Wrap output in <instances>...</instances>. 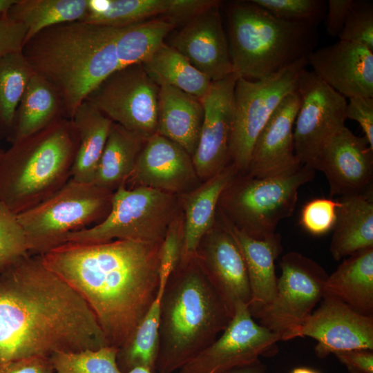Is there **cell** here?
<instances>
[{"instance_id":"cell-8","label":"cell","mask_w":373,"mask_h":373,"mask_svg":"<svg viewBox=\"0 0 373 373\" xmlns=\"http://www.w3.org/2000/svg\"><path fill=\"white\" fill-rule=\"evenodd\" d=\"M113 193L70 179L49 198L17 214L28 254L43 255L64 244L68 234L101 222L109 213Z\"/></svg>"},{"instance_id":"cell-13","label":"cell","mask_w":373,"mask_h":373,"mask_svg":"<svg viewBox=\"0 0 373 373\" xmlns=\"http://www.w3.org/2000/svg\"><path fill=\"white\" fill-rule=\"evenodd\" d=\"M296 90L301 102L293 133L294 151L302 165L314 169L324 145L345 126L347 102L307 68L299 75Z\"/></svg>"},{"instance_id":"cell-29","label":"cell","mask_w":373,"mask_h":373,"mask_svg":"<svg viewBox=\"0 0 373 373\" xmlns=\"http://www.w3.org/2000/svg\"><path fill=\"white\" fill-rule=\"evenodd\" d=\"M66 117L63 103L54 87L34 73L17 106L11 144Z\"/></svg>"},{"instance_id":"cell-3","label":"cell","mask_w":373,"mask_h":373,"mask_svg":"<svg viewBox=\"0 0 373 373\" xmlns=\"http://www.w3.org/2000/svg\"><path fill=\"white\" fill-rule=\"evenodd\" d=\"M118 28L80 21L42 30L22 52L33 72L60 96L66 118L105 78L120 68L115 41Z\"/></svg>"},{"instance_id":"cell-42","label":"cell","mask_w":373,"mask_h":373,"mask_svg":"<svg viewBox=\"0 0 373 373\" xmlns=\"http://www.w3.org/2000/svg\"><path fill=\"white\" fill-rule=\"evenodd\" d=\"M184 244L183 219L174 218L162 240L159 258V288L164 289L166 283L178 266Z\"/></svg>"},{"instance_id":"cell-12","label":"cell","mask_w":373,"mask_h":373,"mask_svg":"<svg viewBox=\"0 0 373 373\" xmlns=\"http://www.w3.org/2000/svg\"><path fill=\"white\" fill-rule=\"evenodd\" d=\"M160 86L142 64L114 71L88 95L114 123L145 138L157 132Z\"/></svg>"},{"instance_id":"cell-45","label":"cell","mask_w":373,"mask_h":373,"mask_svg":"<svg viewBox=\"0 0 373 373\" xmlns=\"http://www.w3.org/2000/svg\"><path fill=\"white\" fill-rule=\"evenodd\" d=\"M49 357L34 356L26 358L0 361V373H52Z\"/></svg>"},{"instance_id":"cell-36","label":"cell","mask_w":373,"mask_h":373,"mask_svg":"<svg viewBox=\"0 0 373 373\" xmlns=\"http://www.w3.org/2000/svg\"><path fill=\"white\" fill-rule=\"evenodd\" d=\"M33 74L22 50L0 58V135L8 141L17 106Z\"/></svg>"},{"instance_id":"cell-18","label":"cell","mask_w":373,"mask_h":373,"mask_svg":"<svg viewBox=\"0 0 373 373\" xmlns=\"http://www.w3.org/2000/svg\"><path fill=\"white\" fill-rule=\"evenodd\" d=\"M221 5L218 1L182 25L168 44L213 82L233 73Z\"/></svg>"},{"instance_id":"cell-10","label":"cell","mask_w":373,"mask_h":373,"mask_svg":"<svg viewBox=\"0 0 373 373\" xmlns=\"http://www.w3.org/2000/svg\"><path fill=\"white\" fill-rule=\"evenodd\" d=\"M307 65L306 57L261 79H237L229 151L238 173H247L256 139L283 100L296 89Z\"/></svg>"},{"instance_id":"cell-31","label":"cell","mask_w":373,"mask_h":373,"mask_svg":"<svg viewBox=\"0 0 373 373\" xmlns=\"http://www.w3.org/2000/svg\"><path fill=\"white\" fill-rule=\"evenodd\" d=\"M142 64L159 86H169L200 99L207 93L213 83L166 43Z\"/></svg>"},{"instance_id":"cell-25","label":"cell","mask_w":373,"mask_h":373,"mask_svg":"<svg viewBox=\"0 0 373 373\" xmlns=\"http://www.w3.org/2000/svg\"><path fill=\"white\" fill-rule=\"evenodd\" d=\"M238 173L236 166L230 164L186 196L181 260L195 256L201 240L215 224L222 193Z\"/></svg>"},{"instance_id":"cell-22","label":"cell","mask_w":373,"mask_h":373,"mask_svg":"<svg viewBox=\"0 0 373 373\" xmlns=\"http://www.w3.org/2000/svg\"><path fill=\"white\" fill-rule=\"evenodd\" d=\"M192 157L181 146L157 134L145 141L128 182L174 193L198 179Z\"/></svg>"},{"instance_id":"cell-30","label":"cell","mask_w":373,"mask_h":373,"mask_svg":"<svg viewBox=\"0 0 373 373\" xmlns=\"http://www.w3.org/2000/svg\"><path fill=\"white\" fill-rule=\"evenodd\" d=\"M146 139L113 122L93 184L111 192L125 186L133 173Z\"/></svg>"},{"instance_id":"cell-44","label":"cell","mask_w":373,"mask_h":373,"mask_svg":"<svg viewBox=\"0 0 373 373\" xmlns=\"http://www.w3.org/2000/svg\"><path fill=\"white\" fill-rule=\"evenodd\" d=\"M346 119L357 122L364 137L373 149V97L349 98L346 107Z\"/></svg>"},{"instance_id":"cell-46","label":"cell","mask_w":373,"mask_h":373,"mask_svg":"<svg viewBox=\"0 0 373 373\" xmlns=\"http://www.w3.org/2000/svg\"><path fill=\"white\" fill-rule=\"evenodd\" d=\"M334 354L349 373H373L372 350H351Z\"/></svg>"},{"instance_id":"cell-24","label":"cell","mask_w":373,"mask_h":373,"mask_svg":"<svg viewBox=\"0 0 373 373\" xmlns=\"http://www.w3.org/2000/svg\"><path fill=\"white\" fill-rule=\"evenodd\" d=\"M204 119L201 99L169 86H160L156 133L175 142L193 157Z\"/></svg>"},{"instance_id":"cell-21","label":"cell","mask_w":373,"mask_h":373,"mask_svg":"<svg viewBox=\"0 0 373 373\" xmlns=\"http://www.w3.org/2000/svg\"><path fill=\"white\" fill-rule=\"evenodd\" d=\"M195 256L212 284L233 312L238 302L249 305L251 290L245 262L222 220L204 236Z\"/></svg>"},{"instance_id":"cell-51","label":"cell","mask_w":373,"mask_h":373,"mask_svg":"<svg viewBox=\"0 0 373 373\" xmlns=\"http://www.w3.org/2000/svg\"><path fill=\"white\" fill-rule=\"evenodd\" d=\"M290 373H319L318 372L311 368L305 367H298L294 368Z\"/></svg>"},{"instance_id":"cell-27","label":"cell","mask_w":373,"mask_h":373,"mask_svg":"<svg viewBox=\"0 0 373 373\" xmlns=\"http://www.w3.org/2000/svg\"><path fill=\"white\" fill-rule=\"evenodd\" d=\"M372 191L338 199L340 205L329 244L335 260L373 247Z\"/></svg>"},{"instance_id":"cell-37","label":"cell","mask_w":373,"mask_h":373,"mask_svg":"<svg viewBox=\"0 0 373 373\" xmlns=\"http://www.w3.org/2000/svg\"><path fill=\"white\" fill-rule=\"evenodd\" d=\"M118 348L106 346L97 350L59 352L49 358L52 373H123L117 363Z\"/></svg>"},{"instance_id":"cell-6","label":"cell","mask_w":373,"mask_h":373,"mask_svg":"<svg viewBox=\"0 0 373 373\" xmlns=\"http://www.w3.org/2000/svg\"><path fill=\"white\" fill-rule=\"evenodd\" d=\"M224 10L238 78L267 77L306 58L318 44V27L280 19L251 0L227 2Z\"/></svg>"},{"instance_id":"cell-16","label":"cell","mask_w":373,"mask_h":373,"mask_svg":"<svg viewBox=\"0 0 373 373\" xmlns=\"http://www.w3.org/2000/svg\"><path fill=\"white\" fill-rule=\"evenodd\" d=\"M314 169L325 175L330 196L372 191L373 149L364 136H356L345 126L324 145Z\"/></svg>"},{"instance_id":"cell-9","label":"cell","mask_w":373,"mask_h":373,"mask_svg":"<svg viewBox=\"0 0 373 373\" xmlns=\"http://www.w3.org/2000/svg\"><path fill=\"white\" fill-rule=\"evenodd\" d=\"M173 193L146 187H119L113 193L111 207L99 224L68 234V242L97 244L115 240L162 242L175 218Z\"/></svg>"},{"instance_id":"cell-7","label":"cell","mask_w":373,"mask_h":373,"mask_svg":"<svg viewBox=\"0 0 373 373\" xmlns=\"http://www.w3.org/2000/svg\"><path fill=\"white\" fill-rule=\"evenodd\" d=\"M315 171L303 165L295 172L270 178L238 173L220 198L222 217L249 237L267 239L282 220L292 215L299 189L314 179Z\"/></svg>"},{"instance_id":"cell-35","label":"cell","mask_w":373,"mask_h":373,"mask_svg":"<svg viewBox=\"0 0 373 373\" xmlns=\"http://www.w3.org/2000/svg\"><path fill=\"white\" fill-rule=\"evenodd\" d=\"M172 3L173 0H88L86 14L80 21L121 28L164 17Z\"/></svg>"},{"instance_id":"cell-14","label":"cell","mask_w":373,"mask_h":373,"mask_svg":"<svg viewBox=\"0 0 373 373\" xmlns=\"http://www.w3.org/2000/svg\"><path fill=\"white\" fill-rule=\"evenodd\" d=\"M280 341L277 334L254 320L248 305L238 302L221 335L183 365L179 373H224L258 361L260 356L276 355Z\"/></svg>"},{"instance_id":"cell-20","label":"cell","mask_w":373,"mask_h":373,"mask_svg":"<svg viewBox=\"0 0 373 373\" xmlns=\"http://www.w3.org/2000/svg\"><path fill=\"white\" fill-rule=\"evenodd\" d=\"M301 102L296 89L275 111L254 144L247 174L259 178L291 173L303 165L294 146V126Z\"/></svg>"},{"instance_id":"cell-19","label":"cell","mask_w":373,"mask_h":373,"mask_svg":"<svg viewBox=\"0 0 373 373\" xmlns=\"http://www.w3.org/2000/svg\"><path fill=\"white\" fill-rule=\"evenodd\" d=\"M307 64L318 78L347 97H373V50L365 46L339 40L315 49Z\"/></svg>"},{"instance_id":"cell-41","label":"cell","mask_w":373,"mask_h":373,"mask_svg":"<svg viewBox=\"0 0 373 373\" xmlns=\"http://www.w3.org/2000/svg\"><path fill=\"white\" fill-rule=\"evenodd\" d=\"M340 202L332 198H317L302 207L299 223L309 233L323 236L332 231Z\"/></svg>"},{"instance_id":"cell-15","label":"cell","mask_w":373,"mask_h":373,"mask_svg":"<svg viewBox=\"0 0 373 373\" xmlns=\"http://www.w3.org/2000/svg\"><path fill=\"white\" fill-rule=\"evenodd\" d=\"M238 77L233 73L213 82L201 98L204 119L192 157L198 178L207 180L231 163L230 140L233 120V93Z\"/></svg>"},{"instance_id":"cell-32","label":"cell","mask_w":373,"mask_h":373,"mask_svg":"<svg viewBox=\"0 0 373 373\" xmlns=\"http://www.w3.org/2000/svg\"><path fill=\"white\" fill-rule=\"evenodd\" d=\"M163 291L164 289H159L148 312L126 341L118 348L117 363L123 373L138 365L145 366L154 373L156 372L160 349V301Z\"/></svg>"},{"instance_id":"cell-38","label":"cell","mask_w":373,"mask_h":373,"mask_svg":"<svg viewBox=\"0 0 373 373\" xmlns=\"http://www.w3.org/2000/svg\"><path fill=\"white\" fill-rule=\"evenodd\" d=\"M251 1L280 19L316 27L324 20L327 7L325 0Z\"/></svg>"},{"instance_id":"cell-48","label":"cell","mask_w":373,"mask_h":373,"mask_svg":"<svg viewBox=\"0 0 373 373\" xmlns=\"http://www.w3.org/2000/svg\"><path fill=\"white\" fill-rule=\"evenodd\" d=\"M224 373H267V367L260 360L230 370Z\"/></svg>"},{"instance_id":"cell-28","label":"cell","mask_w":373,"mask_h":373,"mask_svg":"<svg viewBox=\"0 0 373 373\" xmlns=\"http://www.w3.org/2000/svg\"><path fill=\"white\" fill-rule=\"evenodd\" d=\"M71 119L77 130L79 144L70 179L93 183L113 122L87 99L77 108Z\"/></svg>"},{"instance_id":"cell-34","label":"cell","mask_w":373,"mask_h":373,"mask_svg":"<svg viewBox=\"0 0 373 373\" xmlns=\"http://www.w3.org/2000/svg\"><path fill=\"white\" fill-rule=\"evenodd\" d=\"M87 9L88 0H17L8 15L26 26V43L48 27L81 21Z\"/></svg>"},{"instance_id":"cell-39","label":"cell","mask_w":373,"mask_h":373,"mask_svg":"<svg viewBox=\"0 0 373 373\" xmlns=\"http://www.w3.org/2000/svg\"><path fill=\"white\" fill-rule=\"evenodd\" d=\"M28 254L17 215L0 203V271Z\"/></svg>"},{"instance_id":"cell-23","label":"cell","mask_w":373,"mask_h":373,"mask_svg":"<svg viewBox=\"0 0 373 373\" xmlns=\"http://www.w3.org/2000/svg\"><path fill=\"white\" fill-rule=\"evenodd\" d=\"M224 221L235 239L244 258L251 290L249 310L254 317L274 298L278 278L275 260L283 251L282 238L276 233L265 240L249 237L227 221Z\"/></svg>"},{"instance_id":"cell-1","label":"cell","mask_w":373,"mask_h":373,"mask_svg":"<svg viewBox=\"0 0 373 373\" xmlns=\"http://www.w3.org/2000/svg\"><path fill=\"white\" fill-rule=\"evenodd\" d=\"M109 346L86 302L27 254L0 271V361Z\"/></svg>"},{"instance_id":"cell-47","label":"cell","mask_w":373,"mask_h":373,"mask_svg":"<svg viewBox=\"0 0 373 373\" xmlns=\"http://www.w3.org/2000/svg\"><path fill=\"white\" fill-rule=\"evenodd\" d=\"M353 0H329L325 17V29L331 37H338Z\"/></svg>"},{"instance_id":"cell-40","label":"cell","mask_w":373,"mask_h":373,"mask_svg":"<svg viewBox=\"0 0 373 373\" xmlns=\"http://www.w3.org/2000/svg\"><path fill=\"white\" fill-rule=\"evenodd\" d=\"M339 40L366 46L373 50V2L353 0Z\"/></svg>"},{"instance_id":"cell-33","label":"cell","mask_w":373,"mask_h":373,"mask_svg":"<svg viewBox=\"0 0 373 373\" xmlns=\"http://www.w3.org/2000/svg\"><path fill=\"white\" fill-rule=\"evenodd\" d=\"M175 26L164 17L117 28L116 53L120 68L142 64L165 44Z\"/></svg>"},{"instance_id":"cell-52","label":"cell","mask_w":373,"mask_h":373,"mask_svg":"<svg viewBox=\"0 0 373 373\" xmlns=\"http://www.w3.org/2000/svg\"><path fill=\"white\" fill-rule=\"evenodd\" d=\"M3 151H4L0 149V160H1V157H2V155H3Z\"/></svg>"},{"instance_id":"cell-2","label":"cell","mask_w":373,"mask_h":373,"mask_svg":"<svg viewBox=\"0 0 373 373\" xmlns=\"http://www.w3.org/2000/svg\"><path fill=\"white\" fill-rule=\"evenodd\" d=\"M162 242H68L41 256L89 305L108 345L119 348L157 295Z\"/></svg>"},{"instance_id":"cell-50","label":"cell","mask_w":373,"mask_h":373,"mask_svg":"<svg viewBox=\"0 0 373 373\" xmlns=\"http://www.w3.org/2000/svg\"><path fill=\"white\" fill-rule=\"evenodd\" d=\"M126 373H154V372L152 370H151L149 368L145 366L138 365V366H135L133 367L132 369H131Z\"/></svg>"},{"instance_id":"cell-43","label":"cell","mask_w":373,"mask_h":373,"mask_svg":"<svg viewBox=\"0 0 373 373\" xmlns=\"http://www.w3.org/2000/svg\"><path fill=\"white\" fill-rule=\"evenodd\" d=\"M27 29L8 14L0 13V58L21 51L26 41Z\"/></svg>"},{"instance_id":"cell-17","label":"cell","mask_w":373,"mask_h":373,"mask_svg":"<svg viewBox=\"0 0 373 373\" xmlns=\"http://www.w3.org/2000/svg\"><path fill=\"white\" fill-rule=\"evenodd\" d=\"M304 336L317 341L314 352L319 358L341 351L373 350V316L361 314L343 302L324 296L300 329L299 337Z\"/></svg>"},{"instance_id":"cell-49","label":"cell","mask_w":373,"mask_h":373,"mask_svg":"<svg viewBox=\"0 0 373 373\" xmlns=\"http://www.w3.org/2000/svg\"><path fill=\"white\" fill-rule=\"evenodd\" d=\"M17 0H0V13L8 14Z\"/></svg>"},{"instance_id":"cell-11","label":"cell","mask_w":373,"mask_h":373,"mask_svg":"<svg viewBox=\"0 0 373 373\" xmlns=\"http://www.w3.org/2000/svg\"><path fill=\"white\" fill-rule=\"evenodd\" d=\"M280 266L274 298L254 318L285 341L299 337L304 322L323 298L328 274L316 261L296 251L284 254Z\"/></svg>"},{"instance_id":"cell-5","label":"cell","mask_w":373,"mask_h":373,"mask_svg":"<svg viewBox=\"0 0 373 373\" xmlns=\"http://www.w3.org/2000/svg\"><path fill=\"white\" fill-rule=\"evenodd\" d=\"M78 144L66 117L12 143L0 160V203L17 215L57 193L70 180Z\"/></svg>"},{"instance_id":"cell-26","label":"cell","mask_w":373,"mask_h":373,"mask_svg":"<svg viewBox=\"0 0 373 373\" xmlns=\"http://www.w3.org/2000/svg\"><path fill=\"white\" fill-rule=\"evenodd\" d=\"M324 296L343 302L361 314L373 316V247L345 258L328 275Z\"/></svg>"},{"instance_id":"cell-4","label":"cell","mask_w":373,"mask_h":373,"mask_svg":"<svg viewBox=\"0 0 373 373\" xmlns=\"http://www.w3.org/2000/svg\"><path fill=\"white\" fill-rule=\"evenodd\" d=\"M234 312L196 256L180 260L160 301L158 373H173L213 343Z\"/></svg>"}]
</instances>
